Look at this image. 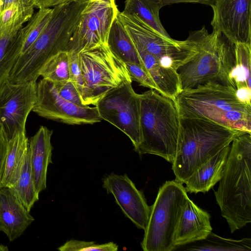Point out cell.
Instances as JSON below:
<instances>
[{
  "mask_svg": "<svg viewBox=\"0 0 251 251\" xmlns=\"http://www.w3.org/2000/svg\"><path fill=\"white\" fill-rule=\"evenodd\" d=\"M160 9L150 0H126L123 12L135 15L161 34L170 37L160 20Z\"/></svg>",
  "mask_w": 251,
  "mask_h": 251,
  "instance_id": "26",
  "label": "cell"
},
{
  "mask_svg": "<svg viewBox=\"0 0 251 251\" xmlns=\"http://www.w3.org/2000/svg\"><path fill=\"white\" fill-rule=\"evenodd\" d=\"M234 65L229 74L231 86L235 89L251 88V44H234Z\"/></svg>",
  "mask_w": 251,
  "mask_h": 251,
  "instance_id": "23",
  "label": "cell"
},
{
  "mask_svg": "<svg viewBox=\"0 0 251 251\" xmlns=\"http://www.w3.org/2000/svg\"><path fill=\"white\" fill-rule=\"evenodd\" d=\"M191 33L198 52L177 70L182 90L208 82L231 86L229 74L234 65V43L219 32L209 33L204 26Z\"/></svg>",
  "mask_w": 251,
  "mask_h": 251,
  "instance_id": "6",
  "label": "cell"
},
{
  "mask_svg": "<svg viewBox=\"0 0 251 251\" xmlns=\"http://www.w3.org/2000/svg\"><path fill=\"white\" fill-rule=\"evenodd\" d=\"M18 31L0 38V86L7 80L22 53V44Z\"/></svg>",
  "mask_w": 251,
  "mask_h": 251,
  "instance_id": "25",
  "label": "cell"
},
{
  "mask_svg": "<svg viewBox=\"0 0 251 251\" xmlns=\"http://www.w3.org/2000/svg\"><path fill=\"white\" fill-rule=\"evenodd\" d=\"M251 0H216L211 7L213 30L233 43L251 44Z\"/></svg>",
  "mask_w": 251,
  "mask_h": 251,
  "instance_id": "14",
  "label": "cell"
},
{
  "mask_svg": "<svg viewBox=\"0 0 251 251\" xmlns=\"http://www.w3.org/2000/svg\"><path fill=\"white\" fill-rule=\"evenodd\" d=\"M69 55L70 73L72 80L80 96L83 89L84 81L79 64L78 53L68 51Z\"/></svg>",
  "mask_w": 251,
  "mask_h": 251,
  "instance_id": "34",
  "label": "cell"
},
{
  "mask_svg": "<svg viewBox=\"0 0 251 251\" xmlns=\"http://www.w3.org/2000/svg\"><path fill=\"white\" fill-rule=\"evenodd\" d=\"M31 2L13 4L0 13V38L19 31L33 15Z\"/></svg>",
  "mask_w": 251,
  "mask_h": 251,
  "instance_id": "24",
  "label": "cell"
},
{
  "mask_svg": "<svg viewBox=\"0 0 251 251\" xmlns=\"http://www.w3.org/2000/svg\"><path fill=\"white\" fill-rule=\"evenodd\" d=\"M59 94L68 101L79 106H85L82 101L79 92L71 80L53 83Z\"/></svg>",
  "mask_w": 251,
  "mask_h": 251,
  "instance_id": "32",
  "label": "cell"
},
{
  "mask_svg": "<svg viewBox=\"0 0 251 251\" xmlns=\"http://www.w3.org/2000/svg\"><path fill=\"white\" fill-rule=\"evenodd\" d=\"M25 2H31L33 4L32 0H2L1 11L13 4Z\"/></svg>",
  "mask_w": 251,
  "mask_h": 251,
  "instance_id": "39",
  "label": "cell"
},
{
  "mask_svg": "<svg viewBox=\"0 0 251 251\" xmlns=\"http://www.w3.org/2000/svg\"><path fill=\"white\" fill-rule=\"evenodd\" d=\"M107 45L112 52L125 63L137 64L146 71L132 40L117 16L111 25Z\"/></svg>",
  "mask_w": 251,
  "mask_h": 251,
  "instance_id": "22",
  "label": "cell"
},
{
  "mask_svg": "<svg viewBox=\"0 0 251 251\" xmlns=\"http://www.w3.org/2000/svg\"><path fill=\"white\" fill-rule=\"evenodd\" d=\"M142 141L135 151L159 156L173 163L181 131L180 115L175 100L150 89L139 94Z\"/></svg>",
  "mask_w": 251,
  "mask_h": 251,
  "instance_id": "4",
  "label": "cell"
},
{
  "mask_svg": "<svg viewBox=\"0 0 251 251\" xmlns=\"http://www.w3.org/2000/svg\"><path fill=\"white\" fill-rule=\"evenodd\" d=\"M12 188L20 201L30 211L33 204L39 200V194L37 192L34 185L29 150L20 176Z\"/></svg>",
  "mask_w": 251,
  "mask_h": 251,
  "instance_id": "28",
  "label": "cell"
},
{
  "mask_svg": "<svg viewBox=\"0 0 251 251\" xmlns=\"http://www.w3.org/2000/svg\"><path fill=\"white\" fill-rule=\"evenodd\" d=\"M88 1H75L54 7L48 24L34 43L20 55L7 81L13 83L37 81L41 70L50 58L60 51H68L70 39Z\"/></svg>",
  "mask_w": 251,
  "mask_h": 251,
  "instance_id": "2",
  "label": "cell"
},
{
  "mask_svg": "<svg viewBox=\"0 0 251 251\" xmlns=\"http://www.w3.org/2000/svg\"><path fill=\"white\" fill-rule=\"evenodd\" d=\"M160 9L163 6L178 3H194L202 4L211 7L216 0H150Z\"/></svg>",
  "mask_w": 251,
  "mask_h": 251,
  "instance_id": "36",
  "label": "cell"
},
{
  "mask_svg": "<svg viewBox=\"0 0 251 251\" xmlns=\"http://www.w3.org/2000/svg\"><path fill=\"white\" fill-rule=\"evenodd\" d=\"M131 82H126L106 94L96 104L102 120L124 132L135 151L142 141L140 100Z\"/></svg>",
  "mask_w": 251,
  "mask_h": 251,
  "instance_id": "10",
  "label": "cell"
},
{
  "mask_svg": "<svg viewBox=\"0 0 251 251\" xmlns=\"http://www.w3.org/2000/svg\"><path fill=\"white\" fill-rule=\"evenodd\" d=\"M32 111L41 117L69 125L93 124L102 120L95 106H79L68 101L52 82L44 78L37 82Z\"/></svg>",
  "mask_w": 251,
  "mask_h": 251,
  "instance_id": "12",
  "label": "cell"
},
{
  "mask_svg": "<svg viewBox=\"0 0 251 251\" xmlns=\"http://www.w3.org/2000/svg\"><path fill=\"white\" fill-rule=\"evenodd\" d=\"M134 44L145 69L157 87V92L175 100L182 91L177 71L162 66L156 57L140 45Z\"/></svg>",
  "mask_w": 251,
  "mask_h": 251,
  "instance_id": "19",
  "label": "cell"
},
{
  "mask_svg": "<svg viewBox=\"0 0 251 251\" xmlns=\"http://www.w3.org/2000/svg\"><path fill=\"white\" fill-rule=\"evenodd\" d=\"M84 0H76V1H84Z\"/></svg>",
  "mask_w": 251,
  "mask_h": 251,
  "instance_id": "42",
  "label": "cell"
},
{
  "mask_svg": "<svg viewBox=\"0 0 251 251\" xmlns=\"http://www.w3.org/2000/svg\"><path fill=\"white\" fill-rule=\"evenodd\" d=\"M236 90L230 85L208 82L182 90L175 101L180 117L207 120L251 133V106L238 100Z\"/></svg>",
  "mask_w": 251,
  "mask_h": 251,
  "instance_id": "3",
  "label": "cell"
},
{
  "mask_svg": "<svg viewBox=\"0 0 251 251\" xmlns=\"http://www.w3.org/2000/svg\"><path fill=\"white\" fill-rule=\"evenodd\" d=\"M37 81L13 83L6 81L0 86V125L8 140L25 131V124L36 99Z\"/></svg>",
  "mask_w": 251,
  "mask_h": 251,
  "instance_id": "13",
  "label": "cell"
},
{
  "mask_svg": "<svg viewBox=\"0 0 251 251\" xmlns=\"http://www.w3.org/2000/svg\"><path fill=\"white\" fill-rule=\"evenodd\" d=\"M28 141L25 131L8 140L3 187L12 188L17 181L28 152Z\"/></svg>",
  "mask_w": 251,
  "mask_h": 251,
  "instance_id": "21",
  "label": "cell"
},
{
  "mask_svg": "<svg viewBox=\"0 0 251 251\" xmlns=\"http://www.w3.org/2000/svg\"><path fill=\"white\" fill-rule=\"evenodd\" d=\"M8 140L0 125V188H2Z\"/></svg>",
  "mask_w": 251,
  "mask_h": 251,
  "instance_id": "35",
  "label": "cell"
},
{
  "mask_svg": "<svg viewBox=\"0 0 251 251\" xmlns=\"http://www.w3.org/2000/svg\"><path fill=\"white\" fill-rule=\"evenodd\" d=\"M236 95L241 102L251 106V88L246 87L238 88L236 90Z\"/></svg>",
  "mask_w": 251,
  "mask_h": 251,
  "instance_id": "38",
  "label": "cell"
},
{
  "mask_svg": "<svg viewBox=\"0 0 251 251\" xmlns=\"http://www.w3.org/2000/svg\"><path fill=\"white\" fill-rule=\"evenodd\" d=\"M34 220L12 188H0V231L10 241L19 238Z\"/></svg>",
  "mask_w": 251,
  "mask_h": 251,
  "instance_id": "17",
  "label": "cell"
},
{
  "mask_svg": "<svg viewBox=\"0 0 251 251\" xmlns=\"http://www.w3.org/2000/svg\"><path fill=\"white\" fill-rule=\"evenodd\" d=\"M117 17L133 43L154 55L165 68L177 71L198 52L191 32L186 40L178 41L161 34L134 14L119 11Z\"/></svg>",
  "mask_w": 251,
  "mask_h": 251,
  "instance_id": "9",
  "label": "cell"
},
{
  "mask_svg": "<svg viewBox=\"0 0 251 251\" xmlns=\"http://www.w3.org/2000/svg\"><path fill=\"white\" fill-rule=\"evenodd\" d=\"M78 60L84 81L81 98L84 105L95 106L111 90L132 82L125 63L108 45L81 51Z\"/></svg>",
  "mask_w": 251,
  "mask_h": 251,
  "instance_id": "8",
  "label": "cell"
},
{
  "mask_svg": "<svg viewBox=\"0 0 251 251\" xmlns=\"http://www.w3.org/2000/svg\"><path fill=\"white\" fill-rule=\"evenodd\" d=\"M132 81H135L140 85L150 89L158 91L157 87L148 72L140 66L132 63H125Z\"/></svg>",
  "mask_w": 251,
  "mask_h": 251,
  "instance_id": "33",
  "label": "cell"
},
{
  "mask_svg": "<svg viewBox=\"0 0 251 251\" xmlns=\"http://www.w3.org/2000/svg\"><path fill=\"white\" fill-rule=\"evenodd\" d=\"M102 187L112 194L126 217L137 228L145 229L149 219L151 206L143 191L138 190L126 174L111 173L102 179Z\"/></svg>",
  "mask_w": 251,
  "mask_h": 251,
  "instance_id": "15",
  "label": "cell"
},
{
  "mask_svg": "<svg viewBox=\"0 0 251 251\" xmlns=\"http://www.w3.org/2000/svg\"><path fill=\"white\" fill-rule=\"evenodd\" d=\"M118 247L113 242L98 244L93 241L71 239L67 241L57 249L60 251H117Z\"/></svg>",
  "mask_w": 251,
  "mask_h": 251,
  "instance_id": "31",
  "label": "cell"
},
{
  "mask_svg": "<svg viewBox=\"0 0 251 251\" xmlns=\"http://www.w3.org/2000/svg\"><path fill=\"white\" fill-rule=\"evenodd\" d=\"M216 200L231 233L251 222V133L232 141Z\"/></svg>",
  "mask_w": 251,
  "mask_h": 251,
  "instance_id": "1",
  "label": "cell"
},
{
  "mask_svg": "<svg viewBox=\"0 0 251 251\" xmlns=\"http://www.w3.org/2000/svg\"><path fill=\"white\" fill-rule=\"evenodd\" d=\"M52 134L51 130L41 126L28 141L31 171L35 187L39 194L47 187L48 168L52 163Z\"/></svg>",
  "mask_w": 251,
  "mask_h": 251,
  "instance_id": "18",
  "label": "cell"
},
{
  "mask_svg": "<svg viewBox=\"0 0 251 251\" xmlns=\"http://www.w3.org/2000/svg\"><path fill=\"white\" fill-rule=\"evenodd\" d=\"M2 3V0H0V11H1Z\"/></svg>",
  "mask_w": 251,
  "mask_h": 251,
  "instance_id": "41",
  "label": "cell"
},
{
  "mask_svg": "<svg viewBox=\"0 0 251 251\" xmlns=\"http://www.w3.org/2000/svg\"><path fill=\"white\" fill-rule=\"evenodd\" d=\"M39 75L54 83L71 80L68 51H60L50 58L42 67Z\"/></svg>",
  "mask_w": 251,
  "mask_h": 251,
  "instance_id": "30",
  "label": "cell"
},
{
  "mask_svg": "<svg viewBox=\"0 0 251 251\" xmlns=\"http://www.w3.org/2000/svg\"><path fill=\"white\" fill-rule=\"evenodd\" d=\"M180 138L172 170L175 180L183 184L243 132L199 118L180 117Z\"/></svg>",
  "mask_w": 251,
  "mask_h": 251,
  "instance_id": "5",
  "label": "cell"
},
{
  "mask_svg": "<svg viewBox=\"0 0 251 251\" xmlns=\"http://www.w3.org/2000/svg\"><path fill=\"white\" fill-rule=\"evenodd\" d=\"M5 248H6V247H4L3 246L0 245V251L6 250H5V249H4Z\"/></svg>",
  "mask_w": 251,
  "mask_h": 251,
  "instance_id": "40",
  "label": "cell"
},
{
  "mask_svg": "<svg viewBox=\"0 0 251 251\" xmlns=\"http://www.w3.org/2000/svg\"><path fill=\"white\" fill-rule=\"evenodd\" d=\"M228 145L202 164L185 182L187 192H208L222 178L230 149Z\"/></svg>",
  "mask_w": 251,
  "mask_h": 251,
  "instance_id": "20",
  "label": "cell"
},
{
  "mask_svg": "<svg viewBox=\"0 0 251 251\" xmlns=\"http://www.w3.org/2000/svg\"><path fill=\"white\" fill-rule=\"evenodd\" d=\"M189 198L183 183L167 180L160 187L141 243L144 251H172L175 229Z\"/></svg>",
  "mask_w": 251,
  "mask_h": 251,
  "instance_id": "7",
  "label": "cell"
},
{
  "mask_svg": "<svg viewBox=\"0 0 251 251\" xmlns=\"http://www.w3.org/2000/svg\"><path fill=\"white\" fill-rule=\"evenodd\" d=\"M118 12L115 0H88L68 51L79 53L98 46L107 45L111 27Z\"/></svg>",
  "mask_w": 251,
  "mask_h": 251,
  "instance_id": "11",
  "label": "cell"
},
{
  "mask_svg": "<svg viewBox=\"0 0 251 251\" xmlns=\"http://www.w3.org/2000/svg\"><path fill=\"white\" fill-rule=\"evenodd\" d=\"M189 251H251V239L235 240L222 237L211 232L204 240L196 242Z\"/></svg>",
  "mask_w": 251,
  "mask_h": 251,
  "instance_id": "27",
  "label": "cell"
},
{
  "mask_svg": "<svg viewBox=\"0 0 251 251\" xmlns=\"http://www.w3.org/2000/svg\"><path fill=\"white\" fill-rule=\"evenodd\" d=\"M34 7L39 9L50 8L76 1V0H32Z\"/></svg>",
  "mask_w": 251,
  "mask_h": 251,
  "instance_id": "37",
  "label": "cell"
},
{
  "mask_svg": "<svg viewBox=\"0 0 251 251\" xmlns=\"http://www.w3.org/2000/svg\"><path fill=\"white\" fill-rule=\"evenodd\" d=\"M52 12V8L39 9L33 15L28 23L19 30L22 43L21 54L26 51L39 36L49 22Z\"/></svg>",
  "mask_w": 251,
  "mask_h": 251,
  "instance_id": "29",
  "label": "cell"
},
{
  "mask_svg": "<svg viewBox=\"0 0 251 251\" xmlns=\"http://www.w3.org/2000/svg\"><path fill=\"white\" fill-rule=\"evenodd\" d=\"M212 231L210 214L188 198L175 229L174 244L177 248L204 240Z\"/></svg>",
  "mask_w": 251,
  "mask_h": 251,
  "instance_id": "16",
  "label": "cell"
}]
</instances>
